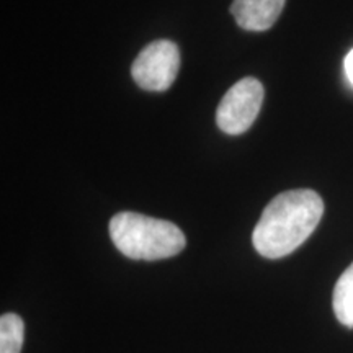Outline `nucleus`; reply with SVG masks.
Returning <instances> with one entry per match:
<instances>
[{
	"label": "nucleus",
	"instance_id": "f257e3e1",
	"mask_svg": "<svg viewBox=\"0 0 353 353\" xmlns=\"http://www.w3.org/2000/svg\"><path fill=\"white\" fill-rule=\"evenodd\" d=\"M324 214V201L314 190H288L265 206L252 242L265 259H281L298 249L314 232Z\"/></svg>",
	"mask_w": 353,
	"mask_h": 353
},
{
	"label": "nucleus",
	"instance_id": "f03ea898",
	"mask_svg": "<svg viewBox=\"0 0 353 353\" xmlns=\"http://www.w3.org/2000/svg\"><path fill=\"white\" fill-rule=\"evenodd\" d=\"M110 237L123 255L132 260H162L185 249L182 229L164 219L123 211L110 219Z\"/></svg>",
	"mask_w": 353,
	"mask_h": 353
},
{
	"label": "nucleus",
	"instance_id": "7ed1b4c3",
	"mask_svg": "<svg viewBox=\"0 0 353 353\" xmlns=\"http://www.w3.org/2000/svg\"><path fill=\"white\" fill-rule=\"evenodd\" d=\"M263 85L255 77H245L229 88L221 100L216 123L226 134H242L257 120L263 103Z\"/></svg>",
	"mask_w": 353,
	"mask_h": 353
},
{
	"label": "nucleus",
	"instance_id": "20e7f679",
	"mask_svg": "<svg viewBox=\"0 0 353 353\" xmlns=\"http://www.w3.org/2000/svg\"><path fill=\"white\" fill-rule=\"evenodd\" d=\"M180 69V51L169 39H157L139 52L131 65V76L141 88L164 92L175 82Z\"/></svg>",
	"mask_w": 353,
	"mask_h": 353
},
{
	"label": "nucleus",
	"instance_id": "39448f33",
	"mask_svg": "<svg viewBox=\"0 0 353 353\" xmlns=\"http://www.w3.org/2000/svg\"><path fill=\"white\" fill-rule=\"evenodd\" d=\"M286 0H234L231 10L236 23L247 32H267L283 12Z\"/></svg>",
	"mask_w": 353,
	"mask_h": 353
},
{
	"label": "nucleus",
	"instance_id": "423d86ee",
	"mask_svg": "<svg viewBox=\"0 0 353 353\" xmlns=\"http://www.w3.org/2000/svg\"><path fill=\"white\" fill-rule=\"evenodd\" d=\"M332 306L339 322L353 327V263L342 273L335 285Z\"/></svg>",
	"mask_w": 353,
	"mask_h": 353
},
{
	"label": "nucleus",
	"instance_id": "0eeeda50",
	"mask_svg": "<svg viewBox=\"0 0 353 353\" xmlns=\"http://www.w3.org/2000/svg\"><path fill=\"white\" fill-rule=\"evenodd\" d=\"M25 324L20 316L7 312L0 317V353H20L23 347Z\"/></svg>",
	"mask_w": 353,
	"mask_h": 353
},
{
	"label": "nucleus",
	"instance_id": "6e6552de",
	"mask_svg": "<svg viewBox=\"0 0 353 353\" xmlns=\"http://www.w3.org/2000/svg\"><path fill=\"white\" fill-rule=\"evenodd\" d=\"M343 68H345V76L348 82L352 83L353 87V50L345 56V61H343Z\"/></svg>",
	"mask_w": 353,
	"mask_h": 353
}]
</instances>
